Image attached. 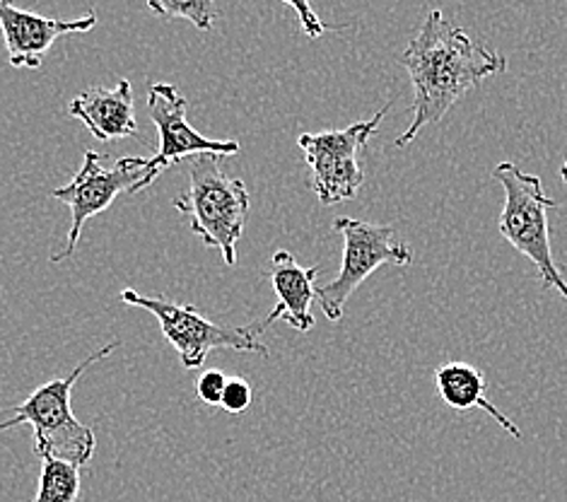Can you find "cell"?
Masks as SVG:
<instances>
[{
  "instance_id": "7",
  "label": "cell",
  "mask_w": 567,
  "mask_h": 502,
  "mask_svg": "<svg viewBox=\"0 0 567 502\" xmlns=\"http://www.w3.org/2000/svg\"><path fill=\"white\" fill-rule=\"evenodd\" d=\"M121 300L151 311L172 348L179 352L186 370L204 368L208 352L218 348L268 356V348L259 341V334L264 331L261 324H256V327H220V324L200 317L192 305L169 303L165 297H147L133 288L121 290Z\"/></svg>"
},
{
  "instance_id": "5",
  "label": "cell",
  "mask_w": 567,
  "mask_h": 502,
  "mask_svg": "<svg viewBox=\"0 0 567 502\" xmlns=\"http://www.w3.org/2000/svg\"><path fill=\"white\" fill-rule=\"evenodd\" d=\"M162 167L155 157H121L114 165L106 162V155L85 151L83 167L75 172L69 186H61L53 192V198L71 208V229L65 249L51 256L53 264L71 259L78 249L83 227L94 215L104 213L121 194H138L151 186Z\"/></svg>"
},
{
  "instance_id": "4",
  "label": "cell",
  "mask_w": 567,
  "mask_h": 502,
  "mask_svg": "<svg viewBox=\"0 0 567 502\" xmlns=\"http://www.w3.org/2000/svg\"><path fill=\"white\" fill-rule=\"evenodd\" d=\"M493 180L505 192V206L497 218L499 235L536 266L544 288L558 290L567 305V278L563 266L553 259L548 227V211L558 203L546 194L542 176L526 174L515 162H499Z\"/></svg>"
},
{
  "instance_id": "8",
  "label": "cell",
  "mask_w": 567,
  "mask_h": 502,
  "mask_svg": "<svg viewBox=\"0 0 567 502\" xmlns=\"http://www.w3.org/2000/svg\"><path fill=\"white\" fill-rule=\"evenodd\" d=\"M389 112L384 104L368 121L341 129V131H321L302 133L297 145L302 147L307 167L312 170V188L323 206H336L355 198L364 184V167L360 155L372 135L380 131L382 121Z\"/></svg>"
},
{
  "instance_id": "15",
  "label": "cell",
  "mask_w": 567,
  "mask_h": 502,
  "mask_svg": "<svg viewBox=\"0 0 567 502\" xmlns=\"http://www.w3.org/2000/svg\"><path fill=\"white\" fill-rule=\"evenodd\" d=\"M147 8L159 18L192 22L200 32L213 30L218 20L215 0H147Z\"/></svg>"
},
{
  "instance_id": "9",
  "label": "cell",
  "mask_w": 567,
  "mask_h": 502,
  "mask_svg": "<svg viewBox=\"0 0 567 502\" xmlns=\"http://www.w3.org/2000/svg\"><path fill=\"white\" fill-rule=\"evenodd\" d=\"M188 102L182 98V92L167 85L155 83L147 90V112H151L153 124L159 131V151L155 155L157 165L167 170L186 157L198 155H237L239 143L237 141H210L204 133L194 131L186 121Z\"/></svg>"
},
{
  "instance_id": "3",
  "label": "cell",
  "mask_w": 567,
  "mask_h": 502,
  "mask_svg": "<svg viewBox=\"0 0 567 502\" xmlns=\"http://www.w3.org/2000/svg\"><path fill=\"white\" fill-rule=\"evenodd\" d=\"M223 155H198L188 167V188L174 198V208L188 218L192 233L210 249H218L227 266L237 264V242L249 218L247 184L227 176Z\"/></svg>"
},
{
  "instance_id": "10",
  "label": "cell",
  "mask_w": 567,
  "mask_h": 502,
  "mask_svg": "<svg viewBox=\"0 0 567 502\" xmlns=\"http://www.w3.org/2000/svg\"><path fill=\"white\" fill-rule=\"evenodd\" d=\"M94 24H97V12H85L78 20H56L22 10L12 0H0V32H3L8 61L16 68H39L56 39L90 32Z\"/></svg>"
},
{
  "instance_id": "17",
  "label": "cell",
  "mask_w": 567,
  "mask_h": 502,
  "mask_svg": "<svg viewBox=\"0 0 567 502\" xmlns=\"http://www.w3.org/2000/svg\"><path fill=\"white\" fill-rule=\"evenodd\" d=\"M249 406H251V385L247 382V379H241V377L227 379L220 409H225L227 413H241V411H247Z\"/></svg>"
},
{
  "instance_id": "1",
  "label": "cell",
  "mask_w": 567,
  "mask_h": 502,
  "mask_svg": "<svg viewBox=\"0 0 567 502\" xmlns=\"http://www.w3.org/2000/svg\"><path fill=\"white\" fill-rule=\"evenodd\" d=\"M413 85V119L396 139L406 147L425 126L440 124L452 106L483 80L507 71V59L476 42L464 27L452 24L442 10H430L421 30L401 53Z\"/></svg>"
},
{
  "instance_id": "18",
  "label": "cell",
  "mask_w": 567,
  "mask_h": 502,
  "mask_svg": "<svg viewBox=\"0 0 567 502\" xmlns=\"http://www.w3.org/2000/svg\"><path fill=\"white\" fill-rule=\"evenodd\" d=\"M225 387H227V377L220 370H208L200 375L198 385H196L198 399L208 406H220Z\"/></svg>"
},
{
  "instance_id": "13",
  "label": "cell",
  "mask_w": 567,
  "mask_h": 502,
  "mask_svg": "<svg viewBox=\"0 0 567 502\" xmlns=\"http://www.w3.org/2000/svg\"><path fill=\"white\" fill-rule=\"evenodd\" d=\"M435 385H437V393L442 397V401L447 403L450 409H454V411L478 409L483 413H488L499 428L509 432L512 438L519 442L524 440L522 430L517 428L515 420L505 416L488 397H485L488 382H485V375L478 368H474L471 362H462V360L442 362L435 370Z\"/></svg>"
},
{
  "instance_id": "14",
  "label": "cell",
  "mask_w": 567,
  "mask_h": 502,
  "mask_svg": "<svg viewBox=\"0 0 567 502\" xmlns=\"http://www.w3.org/2000/svg\"><path fill=\"white\" fill-rule=\"evenodd\" d=\"M42 477L32 502H78L80 500V467L69 461H42Z\"/></svg>"
},
{
  "instance_id": "2",
  "label": "cell",
  "mask_w": 567,
  "mask_h": 502,
  "mask_svg": "<svg viewBox=\"0 0 567 502\" xmlns=\"http://www.w3.org/2000/svg\"><path fill=\"white\" fill-rule=\"evenodd\" d=\"M116 348L118 341L106 344L80 362L69 377L51 379V382L34 389L20 406H12V418L0 423V432L27 423L34 430V454L42 461H69L73 467L90 464L94 450H97V438L73 416L71 393L83 372L94 362L110 358Z\"/></svg>"
},
{
  "instance_id": "12",
  "label": "cell",
  "mask_w": 567,
  "mask_h": 502,
  "mask_svg": "<svg viewBox=\"0 0 567 502\" xmlns=\"http://www.w3.org/2000/svg\"><path fill=\"white\" fill-rule=\"evenodd\" d=\"M73 119L102 143L118 139H138L141 129L133 116V88L128 80H118L116 88H90L69 104Z\"/></svg>"
},
{
  "instance_id": "19",
  "label": "cell",
  "mask_w": 567,
  "mask_h": 502,
  "mask_svg": "<svg viewBox=\"0 0 567 502\" xmlns=\"http://www.w3.org/2000/svg\"><path fill=\"white\" fill-rule=\"evenodd\" d=\"M560 180H563L565 186H567V160L563 162V167H560Z\"/></svg>"
},
{
  "instance_id": "11",
  "label": "cell",
  "mask_w": 567,
  "mask_h": 502,
  "mask_svg": "<svg viewBox=\"0 0 567 502\" xmlns=\"http://www.w3.org/2000/svg\"><path fill=\"white\" fill-rule=\"evenodd\" d=\"M268 280H271L278 303L268 311V317L261 321V327H271L274 321H288L292 329L307 334L315 329L312 303L317 300L315 280L319 276V266H300L295 256L286 249H278L271 256V268H268Z\"/></svg>"
},
{
  "instance_id": "6",
  "label": "cell",
  "mask_w": 567,
  "mask_h": 502,
  "mask_svg": "<svg viewBox=\"0 0 567 502\" xmlns=\"http://www.w3.org/2000/svg\"><path fill=\"white\" fill-rule=\"evenodd\" d=\"M333 229L343 237V264L339 276L317 288V300L323 315L341 321L343 309L360 285L382 266H411L413 249L399 239L391 225H374L355 218H336Z\"/></svg>"
},
{
  "instance_id": "16",
  "label": "cell",
  "mask_w": 567,
  "mask_h": 502,
  "mask_svg": "<svg viewBox=\"0 0 567 502\" xmlns=\"http://www.w3.org/2000/svg\"><path fill=\"white\" fill-rule=\"evenodd\" d=\"M280 3L290 6L297 12V20H300V27H302V32H305L307 39H321L329 30H341V27L323 24L309 0H280Z\"/></svg>"
}]
</instances>
